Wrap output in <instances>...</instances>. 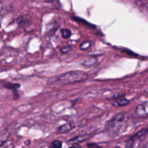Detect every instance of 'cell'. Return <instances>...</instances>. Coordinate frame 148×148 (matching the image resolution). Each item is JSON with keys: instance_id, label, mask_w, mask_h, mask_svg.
Wrapping results in <instances>:
<instances>
[{"instance_id": "cell-1", "label": "cell", "mask_w": 148, "mask_h": 148, "mask_svg": "<svg viewBox=\"0 0 148 148\" xmlns=\"http://www.w3.org/2000/svg\"><path fill=\"white\" fill-rule=\"evenodd\" d=\"M88 77L87 73L83 71H71L50 77L48 80L50 86L65 85L86 80Z\"/></svg>"}, {"instance_id": "cell-2", "label": "cell", "mask_w": 148, "mask_h": 148, "mask_svg": "<svg viewBox=\"0 0 148 148\" xmlns=\"http://www.w3.org/2000/svg\"><path fill=\"white\" fill-rule=\"evenodd\" d=\"M127 119V115L124 113H121L116 115L113 119L108 121L106 128L109 131H115L119 129Z\"/></svg>"}, {"instance_id": "cell-3", "label": "cell", "mask_w": 148, "mask_h": 148, "mask_svg": "<svg viewBox=\"0 0 148 148\" xmlns=\"http://www.w3.org/2000/svg\"><path fill=\"white\" fill-rule=\"evenodd\" d=\"M135 113L139 116L148 114V102H145L139 105L136 108Z\"/></svg>"}, {"instance_id": "cell-4", "label": "cell", "mask_w": 148, "mask_h": 148, "mask_svg": "<svg viewBox=\"0 0 148 148\" xmlns=\"http://www.w3.org/2000/svg\"><path fill=\"white\" fill-rule=\"evenodd\" d=\"M17 23L23 28L28 27L31 24V19L28 14H24L17 18Z\"/></svg>"}, {"instance_id": "cell-5", "label": "cell", "mask_w": 148, "mask_h": 148, "mask_svg": "<svg viewBox=\"0 0 148 148\" xmlns=\"http://www.w3.org/2000/svg\"><path fill=\"white\" fill-rule=\"evenodd\" d=\"M90 137V135L88 134H84L79 136H76L74 138H72L70 140H69L68 142L73 144L78 143V142H82L87 140Z\"/></svg>"}, {"instance_id": "cell-6", "label": "cell", "mask_w": 148, "mask_h": 148, "mask_svg": "<svg viewBox=\"0 0 148 148\" xmlns=\"http://www.w3.org/2000/svg\"><path fill=\"white\" fill-rule=\"evenodd\" d=\"M130 103V101L125 98H122V99H119L117 100L114 101L112 104L113 106L116 108H119L124 106L127 105H128Z\"/></svg>"}, {"instance_id": "cell-7", "label": "cell", "mask_w": 148, "mask_h": 148, "mask_svg": "<svg viewBox=\"0 0 148 148\" xmlns=\"http://www.w3.org/2000/svg\"><path fill=\"white\" fill-rule=\"evenodd\" d=\"M97 62V58L94 57H91L87 58L83 61V62L82 63V65L87 66V67H90L91 66L94 65H95Z\"/></svg>"}, {"instance_id": "cell-8", "label": "cell", "mask_w": 148, "mask_h": 148, "mask_svg": "<svg viewBox=\"0 0 148 148\" xmlns=\"http://www.w3.org/2000/svg\"><path fill=\"white\" fill-rule=\"evenodd\" d=\"M72 126L69 123H66L60 126L57 130L58 132L60 134H65L68 132L72 129Z\"/></svg>"}, {"instance_id": "cell-9", "label": "cell", "mask_w": 148, "mask_h": 148, "mask_svg": "<svg viewBox=\"0 0 148 148\" xmlns=\"http://www.w3.org/2000/svg\"><path fill=\"white\" fill-rule=\"evenodd\" d=\"M50 25V27H47V33L52 35L53 34H54V32L57 31V29H58L59 25L58 22H57L56 21H54L53 23H51V24H49Z\"/></svg>"}, {"instance_id": "cell-10", "label": "cell", "mask_w": 148, "mask_h": 148, "mask_svg": "<svg viewBox=\"0 0 148 148\" xmlns=\"http://www.w3.org/2000/svg\"><path fill=\"white\" fill-rule=\"evenodd\" d=\"M61 36L63 38L67 39L69 38L71 35V30L68 28H62L60 30Z\"/></svg>"}, {"instance_id": "cell-11", "label": "cell", "mask_w": 148, "mask_h": 148, "mask_svg": "<svg viewBox=\"0 0 148 148\" xmlns=\"http://www.w3.org/2000/svg\"><path fill=\"white\" fill-rule=\"evenodd\" d=\"M62 142L59 140H56L51 142L49 148H61Z\"/></svg>"}, {"instance_id": "cell-12", "label": "cell", "mask_w": 148, "mask_h": 148, "mask_svg": "<svg viewBox=\"0 0 148 148\" xmlns=\"http://www.w3.org/2000/svg\"><path fill=\"white\" fill-rule=\"evenodd\" d=\"M91 45V43L90 41H88V40H86V41H84L83 42H82L80 45V49L82 50H86L88 48L90 47Z\"/></svg>"}, {"instance_id": "cell-13", "label": "cell", "mask_w": 148, "mask_h": 148, "mask_svg": "<svg viewBox=\"0 0 148 148\" xmlns=\"http://www.w3.org/2000/svg\"><path fill=\"white\" fill-rule=\"evenodd\" d=\"M5 87L7 88H9L11 90H13L14 91H16L17 88L20 87L19 84H12V83H8L5 85Z\"/></svg>"}, {"instance_id": "cell-14", "label": "cell", "mask_w": 148, "mask_h": 148, "mask_svg": "<svg viewBox=\"0 0 148 148\" xmlns=\"http://www.w3.org/2000/svg\"><path fill=\"white\" fill-rule=\"evenodd\" d=\"M71 49V47L70 46H63L62 47H61V51L62 53H68V51H69V50Z\"/></svg>"}, {"instance_id": "cell-15", "label": "cell", "mask_w": 148, "mask_h": 148, "mask_svg": "<svg viewBox=\"0 0 148 148\" xmlns=\"http://www.w3.org/2000/svg\"><path fill=\"white\" fill-rule=\"evenodd\" d=\"M69 148H81V146L78 143H74Z\"/></svg>"}, {"instance_id": "cell-16", "label": "cell", "mask_w": 148, "mask_h": 148, "mask_svg": "<svg viewBox=\"0 0 148 148\" xmlns=\"http://www.w3.org/2000/svg\"><path fill=\"white\" fill-rule=\"evenodd\" d=\"M24 143L26 145H29L30 144V141L29 140H25Z\"/></svg>"}, {"instance_id": "cell-17", "label": "cell", "mask_w": 148, "mask_h": 148, "mask_svg": "<svg viewBox=\"0 0 148 148\" xmlns=\"http://www.w3.org/2000/svg\"><path fill=\"white\" fill-rule=\"evenodd\" d=\"M114 148H120V147H119V146H116V147H114Z\"/></svg>"}]
</instances>
